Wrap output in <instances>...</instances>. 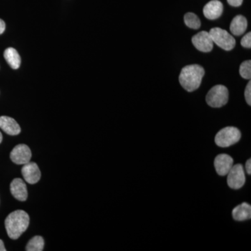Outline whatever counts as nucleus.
I'll return each mask as SVG.
<instances>
[{
	"label": "nucleus",
	"instance_id": "obj_23",
	"mask_svg": "<svg viewBox=\"0 0 251 251\" xmlns=\"http://www.w3.org/2000/svg\"><path fill=\"white\" fill-rule=\"evenodd\" d=\"M5 29H6V24H5L4 21L0 19V34L4 33Z\"/></svg>",
	"mask_w": 251,
	"mask_h": 251
},
{
	"label": "nucleus",
	"instance_id": "obj_3",
	"mask_svg": "<svg viewBox=\"0 0 251 251\" xmlns=\"http://www.w3.org/2000/svg\"><path fill=\"white\" fill-rule=\"evenodd\" d=\"M242 133L236 127L227 126L218 132L215 143L220 148H228L237 143L241 139Z\"/></svg>",
	"mask_w": 251,
	"mask_h": 251
},
{
	"label": "nucleus",
	"instance_id": "obj_4",
	"mask_svg": "<svg viewBox=\"0 0 251 251\" xmlns=\"http://www.w3.org/2000/svg\"><path fill=\"white\" fill-rule=\"evenodd\" d=\"M229 92L227 87L222 85L214 86L208 92L206 101L212 108H221L228 101Z\"/></svg>",
	"mask_w": 251,
	"mask_h": 251
},
{
	"label": "nucleus",
	"instance_id": "obj_12",
	"mask_svg": "<svg viewBox=\"0 0 251 251\" xmlns=\"http://www.w3.org/2000/svg\"><path fill=\"white\" fill-rule=\"evenodd\" d=\"M224 6L219 0H211L204 6L203 14L207 19L216 20L221 17Z\"/></svg>",
	"mask_w": 251,
	"mask_h": 251
},
{
	"label": "nucleus",
	"instance_id": "obj_15",
	"mask_svg": "<svg viewBox=\"0 0 251 251\" xmlns=\"http://www.w3.org/2000/svg\"><path fill=\"white\" fill-rule=\"evenodd\" d=\"M232 217L237 221H244L251 219V206L247 202L242 203L233 209Z\"/></svg>",
	"mask_w": 251,
	"mask_h": 251
},
{
	"label": "nucleus",
	"instance_id": "obj_2",
	"mask_svg": "<svg viewBox=\"0 0 251 251\" xmlns=\"http://www.w3.org/2000/svg\"><path fill=\"white\" fill-rule=\"evenodd\" d=\"M204 75L202 67L198 64H191L183 68L179 80L183 88L187 92H192L199 88Z\"/></svg>",
	"mask_w": 251,
	"mask_h": 251
},
{
	"label": "nucleus",
	"instance_id": "obj_16",
	"mask_svg": "<svg viewBox=\"0 0 251 251\" xmlns=\"http://www.w3.org/2000/svg\"><path fill=\"white\" fill-rule=\"evenodd\" d=\"M4 56L6 62L13 69H18L21 66V56L16 49L8 48L5 50Z\"/></svg>",
	"mask_w": 251,
	"mask_h": 251
},
{
	"label": "nucleus",
	"instance_id": "obj_21",
	"mask_svg": "<svg viewBox=\"0 0 251 251\" xmlns=\"http://www.w3.org/2000/svg\"><path fill=\"white\" fill-rule=\"evenodd\" d=\"M244 95H245L246 100H247V103L249 104V105H251V82L249 81V83L246 87L245 93H244Z\"/></svg>",
	"mask_w": 251,
	"mask_h": 251
},
{
	"label": "nucleus",
	"instance_id": "obj_13",
	"mask_svg": "<svg viewBox=\"0 0 251 251\" xmlns=\"http://www.w3.org/2000/svg\"><path fill=\"white\" fill-rule=\"evenodd\" d=\"M0 128L9 135H17L21 128L14 119L7 116L0 117Z\"/></svg>",
	"mask_w": 251,
	"mask_h": 251
},
{
	"label": "nucleus",
	"instance_id": "obj_5",
	"mask_svg": "<svg viewBox=\"0 0 251 251\" xmlns=\"http://www.w3.org/2000/svg\"><path fill=\"white\" fill-rule=\"evenodd\" d=\"M209 33L213 42L225 50H232L236 45V41L233 36L225 29L219 27L212 28Z\"/></svg>",
	"mask_w": 251,
	"mask_h": 251
},
{
	"label": "nucleus",
	"instance_id": "obj_26",
	"mask_svg": "<svg viewBox=\"0 0 251 251\" xmlns=\"http://www.w3.org/2000/svg\"><path fill=\"white\" fill-rule=\"evenodd\" d=\"M2 141V134H1V132H0V143Z\"/></svg>",
	"mask_w": 251,
	"mask_h": 251
},
{
	"label": "nucleus",
	"instance_id": "obj_6",
	"mask_svg": "<svg viewBox=\"0 0 251 251\" xmlns=\"http://www.w3.org/2000/svg\"><path fill=\"white\" fill-rule=\"evenodd\" d=\"M227 175V185L232 189H239L245 184V173L242 164L233 165Z\"/></svg>",
	"mask_w": 251,
	"mask_h": 251
},
{
	"label": "nucleus",
	"instance_id": "obj_8",
	"mask_svg": "<svg viewBox=\"0 0 251 251\" xmlns=\"http://www.w3.org/2000/svg\"><path fill=\"white\" fill-rule=\"evenodd\" d=\"M11 161L17 165H25L30 161L31 158V151L27 145L21 144L15 147L11 151Z\"/></svg>",
	"mask_w": 251,
	"mask_h": 251
},
{
	"label": "nucleus",
	"instance_id": "obj_11",
	"mask_svg": "<svg viewBox=\"0 0 251 251\" xmlns=\"http://www.w3.org/2000/svg\"><path fill=\"white\" fill-rule=\"evenodd\" d=\"M10 189L12 196L18 201L23 202L27 200L28 196L27 186L23 179L16 178L13 180L10 186Z\"/></svg>",
	"mask_w": 251,
	"mask_h": 251
},
{
	"label": "nucleus",
	"instance_id": "obj_18",
	"mask_svg": "<svg viewBox=\"0 0 251 251\" xmlns=\"http://www.w3.org/2000/svg\"><path fill=\"white\" fill-rule=\"evenodd\" d=\"M184 23L187 27L193 29H199L201 25V20L197 15L191 12L185 14Z\"/></svg>",
	"mask_w": 251,
	"mask_h": 251
},
{
	"label": "nucleus",
	"instance_id": "obj_10",
	"mask_svg": "<svg viewBox=\"0 0 251 251\" xmlns=\"http://www.w3.org/2000/svg\"><path fill=\"white\" fill-rule=\"evenodd\" d=\"M23 177L29 184H34L41 179V173L39 166L35 163L29 162L22 168Z\"/></svg>",
	"mask_w": 251,
	"mask_h": 251
},
{
	"label": "nucleus",
	"instance_id": "obj_22",
	"mask_svg": "<svg viewBox=\"0 0 251 251\" xmlns=\"http://www.w3.org/2000/svg\"><path fill=\"white\" fill-rule=\"evenodd\" d=\"M227 1L230 6H234V7L240 6L243 3V0H227Z\"/></svg>",
	"mask_w": 251,
	"mask_h": 251
},
{
	"label": "nucleus",
	"instance_id": "obj_7",
	"mask_svg": "<svg viewBox=\"0 0 251 251\" xmlns=\"http://www.w3.org/2000/svg\"><path fill=\"white\" fill-rule=\"evenodd\" d=\"M192 44L201 52H209L212 50L214 42L208 31H202L192 38Z\"/></svg>",
	"mask_w": 251,
	"mask_h": 251
},
{
	"label": "nucleus",
	"instance_id": "obj_9",
	"mask_svg": "<svg viewBox=\"0 0 251 251\" xmlns=\"http://www.w3.org/2000/svg\"><path fill=\"white\" fill-rule=\"evenodd\" d=\"M232 166L233 158L226 153H221L214 159V167L220 176H226Z\"/></svg>",
	"mask_w": 251,
	"mask_h": 251
},
{
	"label": "nucleus",
	"instance_id": "obj_25",
	"mask_svg": "<svg viewBox=\"0 0 251 251\" xmlns=\"http://www.w3.org/2000/svg\"><path fill=\"white\" fill-rule=\"evenodd\" d=\"M6 249H5L4 242L2 240L0 239V251H6Z\"/></svg>",
	"mask_w": 251,
	"mask_h": 251
},
{
	"label": "nucleus",
	"instance_id": "obj_20",
	"mask_svg": "<svg viewBox=\"0 0 251 251\" xmlns=\"http://www.w3.org/2000/svg\"><path fill=\"white\" fill-rule=\"evenodd\" d=\"M241 44L243 47L247 48V49H251V33L249 32L242 38L241 41Z\"/></svg>",
	"mask_w": 251,
	"mask_h": 251
},
{
	"label": "nucleus",
	"instance_id": "obj_24",
	"mask_svg": "<svg viewBox=\"0 0 251 251\" xmlns=\"http://www.w3.org/2000/svg\"><path fill=\"white\" fill-rule=\"evenodd\" d=\"M246 170H247V172L248 174L251 175V160L249 159L247 161V163H246Z\"/></svg>",
	"mask_w": 251,
	"mask_h": 251
},
{
	"label": "nucleus",
	"instance_id": "obj_17",
	"mask_svg": "<svg viewBox=\"0 0 251 251\" xmlns=\"http://www.w3.org/2000/svg\"><path fill=\"white\" fill-rule=\"evenodd\" d=\"M44 239L41 236H35L28 242L26 251H42L44 248Z\"/></svg>",
	"mask_w": 251,
	"mask_h": 251
},
{
	"label": "nucleus",
	"instance_id": "obj_19",
	"mask_svg": "<svg viewBox=\"0 0 251 251\" xmlns=\"http://www.w3.org/2000/svg\"><path fill=\"white\" fill-rule=\"evenodd\" d=\"M239 74L243 78L250 80L251 77V61L247 60L242 63L239 68Z\"/></svg>",
	"mask_w": 251,
	"mask_h": 251
},
{
	"label": "nucleus",
	"instance_id": "obj_1",
	"mask_svg": "<svg viewBox=\"0 0 251 251\" xmlns=\"http://www.w3.org/2000/svg\"><path fill=\"white\" fill-rule=\"evenodd\" d=\"M29 216L23 210L13 211L5 220V227L9 237L17 239L29 227Z\"/></svg>",
	"mask_w": 251,
	"mask_h": 251
},
{
	"label": "nucleus",
	"instance_id": "obj_14",
	"mask_svg": "<svg viewBox=\"0 0 251 251\" xmlns=\"http://www.w3.org/2000/svg\"><path fill=\"white\" fill-rule=\"evenodd\" d=\"M247 18L242 15H239L232 20L229 29L233 35L241 36L247 30Z\"/></svg>",
	"mask_w": 251,
	"mask_h": 251
}]
</instances>
